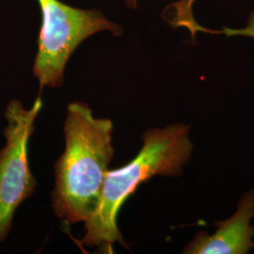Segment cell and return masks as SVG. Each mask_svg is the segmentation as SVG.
Returning a JSON list of instances; mask_svg holds the SVG:
<instances>
[{
  "mask_svg": "<svg viewBox=\"0 0 254 254\" xmlns=\"http://www.w3.org/2000/svg\"><path fill=\"white\" fill-rule=\"evenodd\" d=\"M65 150L55 164L52 207L70 223L85 222L99 205L103 184L114 155L113 125L95 118L80 101L67 107L64 122Z\"/></svg>",
  "mask_w": 254,
  "mask_h": 254,
  "instance_id": "6da1fadb",
  "label": "cell"
},
{
  "mask_svg": "<svg viewBox=\"0 0 254 254\" xmlns=\"http://www.w3.org/2000/svg\"><path fill=\"white\" fill-rule=\"evenodd\" d=\"M190 126L173 124L146 130L143 144L127 165L109 170L102 188L99 205L84 224L81 243L111 253L113 245H126L117 225L120 209L137 188L155 176H180L190 162L194 145Z\"/></svg>",
  "mask_w": 254,
  "mask_h": 254,
  "instance_id": "7a4b0ae2",
  "label": "cell"
},
{
  "mask_svg": "<svg viewBox=\"0 0 254 254\" xmlns=\"http://www.w3.org/2000/svg\"><path fill=\"white\" fill-rule=\"evenodd\" d=\"M42 13L33 74L45 87L59 88L64 81L67 63L74 50L91 35L109 31L123 34V27L109 21L99 9H78L61 0H37Z\"/></svg>",
  "mask_w": 254,
  "mask_h": 254,
  "instance_id": "3957f363",
  "label": "cell"
},
{
  "mask_svg": "<svg viewBox=\"0 0 254 254\" xmlns=\"http://www.w3.org/2000/svg\"><path fill=\"white\" fill-rule=\"evenodd\" d=\"M42 108L41 96L27 109L21 101L13 99L4 113L8 125L4 130L6 145L0 150V244L10 232L16 209L36 189L29 168L28 141Z\"/></svg>",
  "mask_w": 254,
  "mask_h": 254,
  "instance_id": "277c9868",
  "label": "cell"
},
{
  "mask_svg": "<svg viewBox=\"0 0 254 254\" xmlns=\"http://www.w3.org/2000/svg\"><path fill=\"white\" fill-rule=\"evenodd\" d=\"M254 189L238 200L236 212L215 222L216 231L198 232L183 250L186 254H247L254 249Z\"/></svg>",
  "mask_w": 254,
  "mask_h": 254,
  "instance_id": "5b68a950",
  "label": "cell"
},
{
  "mask_svg": "<svg viewBox=\"0 0 254 254\" xmlns=\"http://www.w3.org/2000/svg\"><path fill=\"white\" fill-rule=\"evenodd\" d=\"M192 29L195 33L200 31V32H205L210 34H223L227 37L244 36L254 39V10L250 13L246 27H241V28H231V27H225L220 30H212L206 27H201L195 22Z\"/></svg>",
  "mask_w": 254,
  "mask_h": 254,
  "instance_id": "8992f818",
  "label": "cell"
},
{
  "mask_svg": "<svg viewBox=\"0 0 254 254\" xmlns=\"http://www.w3.org/2000/svg\"><path fill=\"white\" fill-rule=\"evenodd\" d=\"M137 1H138V0H125L127 7L131 9H136V7H137Z\"/></svg>",
  "mask_w": 254,
  "mask_h": 254,
  "instance_id": "52a82bcc",
  "label": "cell"
}]
</instances>
